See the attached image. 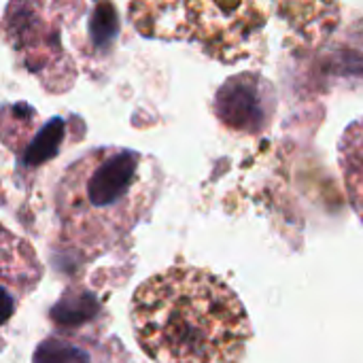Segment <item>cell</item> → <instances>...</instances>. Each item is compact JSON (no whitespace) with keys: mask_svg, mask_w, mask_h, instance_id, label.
Segmentation results:
<instances>
[{"mask_svg":"<svg viewBox=\"0 0 363 363\" xmlns=\"http://www.w3.org/2000/svg\"><path fill=\"white\" fill-rule=\"evenodd\" d=\"M34 363H89V359L74 345L60 342V340H47L36 349Z\"/></svg>","mask_w":363,"mask_h":363,"instance_id":"cell-5","label":"cell"},{"mask_svg":"<svg viewBox=\"0 0 363 363\" xmlns=\"http://www.w3.org/2000/svg\"><path fill=\"white\" fill-rule=\"evenodd\" d=\"M140 349L157 363H240L251 325L234 289L217 274L174 266L132 298Z\"/></svg>","mask_w":363,"mask_h":363,"instance_id":"cell-1","label":"cell"},{"mask_svg":"<svg viewBox=\"0 0 363 363\" xmlns=\"http://www.w3.org/2000/svg\"><path fill=\"white\" fill-rule=\"evenodd\" d=\"M338 162L349 202L363 221V117L355 119L340 136Z\"/></svg>","mask_w":363,"mask_h":363,"instance_id":"cell-4","label":"cell"},{"mask_svg":"<svg viewBox=\"0 0 363 363\" xmlns=\"http://www.w3.org/2000/svg\"><path fill=\"white\" fill-rule=\"evenodd\" d=\"M153 194L155 170L143 153L94 149L60 181L55 204L62 234L85 251L108 249L143 219Z\"/></svg>","mask_w":363,"mask_h":363,"instance_id":"cell-2","label":"cell"},{"mask_svg":"<svg viewBox=\"0 0 363 363\" xmlns=\"http://www.w3.org/2000/svg\"><path fill=\"white\" fill-rule=\"evenodd\" d=\"M40 266L32 249L0 225V325L15 313L17 302L36 287Z\"/></svg>","mask_w":363,"mask_h":363,"instance_id":"cell-3","label":"cell"}]
</instances>
